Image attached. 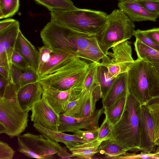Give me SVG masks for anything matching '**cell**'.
<instances>
[{
    "label": "cell",
    "mask_w": 159,
    "mask_h": 159,
    "mask_svg": "<svg viewBox=\"0 0 159 159\" xmlns=\"http://www.w3.org/2000/svg\"><path fill=\"white\" fill-rule=\"evenodd\" d=\"M40 36L44 45L52 50L72 51L81 58L90 42L96 35L80 32L50 20L41 30Z\"/></svg>",
    "instance_id": "1"
},
{
    "label": "cell",
    "mask_w": 159,
    "mask_h": 159,
    "mask_svg": "<svg viewBox=\"0 0 159 159\" xmlns=\"http://www.w3.org/2000/svg\"><path fill=\"white\" fill-rule=\"evenodd\" d=\"M139 104L128 93L122 115L119 120L112 126L111 139L128 151L135 153L141 151L140 123L137 112Z\"/></svg>",
    "instance_id": "2"
},
{
    "label": "cell",
    "mask_w": 159,
    "mask_h": 159,
    "mask_svg": "<svg viewBox=\"0 0 159 159\" xmlns=\"http://www.w3.org/2000/svg\"><path fill=\"white\" fill-rule=\"evenodd\" d=\"M159 84V74L151 63L138 59L127 72V89L141 105H146Z\"/></svg>",
    "instance_id": "3"
},
{
    "label": "cell",
    "mask_w": 159,
    "mask_h": 159,
    "mask_svg": "<svg viewBox=\"0 0 159 159\" xmlns=\"http://www.w3.org/2000/svg\"><path fill=\"white\" fill-rule=\"evenodd\" d=\"M50 11L51 21L77 31L93 35H97L102 30L108 15L101 11L79 8Z\"/></svg>",
    "instance_id": "4"
},
{
    "label": "cell",
    "mask_w": 159,
    "mask_h": 159,
    "mask_svg": "<svg viewBox=\"0 0 159 159\" xmlns=\"http://www.w3.org/2000/svg\"><path fill=\"white\" fill-rule=\"evenodd\" d=\"M17 93L15 85L11 82L0 97V134L10 138L20 135L28 127L29 121V112L21 107Z\"/></svg>",
    "instance_id": "5"
},
{
    "label": "cell",
    "mask_w": 159,
    "mask_h": 159,
    "mask_svg": "<svg viewBox=\"0 0 159 159\" xmlns=\"http://www.w3.org/2000/svg\"><path fill=\"white\" fill-rule=\"evenodd\" d=\"M135 27L134 22L122 11L115 9L108 15L105 26L96 36L98 43L107 55L110 48L132 37Z\"/></svg>",
    "instance_id": "6"
},
{
    "label": "cell",
    "mask_w": 159,
    "mask_h": 159,
    "mask_svg": "<svg viewBox=\"0 0 159 159\" xmlns=\"http://www.w3.org/2000/svg\"><path fill=\"white\" fill-rule=\"evenodd\" d=\"M82 59L75 58L53 73L39 77V82L43 87L60 90L68 89L84 82L89 63Z\"/></svg>",
    "instance_id": "7"
},
{
    "label": "cell",
    "mask_w": 159,
    "mask_h": 159,
    "mask_svg": "<svg viewBox=\"0 0 159 159\" xmlns=\"http://www.w3.org/2000/svg\"><path fill=\"white\" fill-rule=\"evenodd\" d=\"M17 139L18 151L28 157L48 159L57 154L50 138L44 134L27 132L17 136Z\"/></svg>",
    "instance_id": "8"
},
{
    "label": "cell",
    "mask_w": 159,
    "mask_h": 159,
    "mask_svg": "<svg viewBox=\"0 0 159 159\" xmlns=\"http://www.w3.org/2000/svg\"><path fill=\"white\" fill-rule=\"evenodd\" d=\"M131 42L127 40L120 43L112 48V52H108L100 64L107 68L113 78L127 72L134 61L132 57Z\"/></svg>",
    "instance_id": "9"
},
{
    "label": "cell",
    "mask_w": 159,
    "mask_h": 159,
    "mask_svg": "<svg viewBox=\"0 0 159 159\" xmlns=\"http://www.w3.org/2000/svg\"><path fill=\"white\" fill-rule=\"evenodd\" d=\"M83 83L65 90L43 87L44 92L42 96L59 115L63 113L69 103L81 95L85 89L83 87Z\"/></svg>",
    "instance_id": "10"
},
{
    "label": "cell",
    "mask_w": 159,
    "mask_h": 159,
    "mask_svg": "<svg viewBox=\"0 0 159 159\" xmlns=\"http://www.w3.org/2000/svg\"><path fill=\"white\" fill-rule=\"evenodd\" d=\"M102 107L97 110L91 115L84 117L77 118L59 114V131L75 133L81 129L91 130L99 128V120L102 114L104 113Z\"/></svg>",
    "instance_id": "11"
},
{
    "label": "cell",
    "mask_w": 159,
    "mask_h": 159,
    "mask_svg": "<svg viewBox=\"0 0 159 159\" xmlns=\"http://www.w3.org/2000/svg\"><path fill=\"white\" fill-rule=\"evenodd\" d=\"M31 120L49 129L58 131L59 115L42 96L31 110Z\"/></svg>",
    "instance_id": "12"
},
{
    "label": "cell",
    "mask_w": 159,
    "mask_h": 159,
    "mask_svg": "<svg viewBox=\"0 0 159 159\" xmlns=\"http://www.w3.org/2000/svg\"><path fill=\"white\" fill-rule=\"evenodd\" d=\"M20 27V23L16 20L10 26L0 31V66L7 67L10 71Z\"/></svg>",
    "instance_id": "13"
},
{
    "label": "cell",
    "mask_w": 159,
    "mask_h": 159,
    "mask_svg": "<svg viewBox=\"0 0 159 159\" xmlns=\"http://www.w3.org/2000/svg\"><path fill=\"white\" fill-rule=\"evenodd\" d=\"M137 112L140 123L141 151L149 153L156 149L152 119L146 105L139 104Z\"/></svg>",
    "instance_id": "14"
},
{
    "label": "cell",
    "mask_w": 159,
    "mask_h": 159,
    "mask_svg": "<svg viewBox=\"0 0 159 159\" xmlns=\"http://www.w3.org/2000/svg\"><path fill=\"white\" fill-rule=\"evenodd\" d=\"M43 88L39 81L27 84L17 93L19 102L25 111H31L34 105L40 100L43 93Z\"/></svg>",
    "instance_id": "15"
},
{
    "label": "cell",
    "mask_w": 159,
    "mask_h": 159,
    "mask_svg": "<svg viewBox=\"0 0 159 159\" xmlns=\"http://www.w3.org/2000/svg\"><path fill=\"white\" fill-rule=\"evenodd\" d=\"M118 7L134 22L144 21H156L157 19L155 15L148 11L136 1L130 0L120 1Z\"/></svg>",
    "instance_id": "16"
},
{
    "label": "cell",
    "mask_w": 159,
    "mask_h": 159,
    "mask_svg": "<svg viewBox=\"0 0 159 159\" xmlns=\"http://www.w3.org/2000/svg\"><path fill=\"white\" fill-rule=\"evenodd\" d=\"M51 58L38 74L39 77L47 76L77 57L78 55L74 52L66 50H52Z\"/></svg>",
    "instance_id": "17"
},
{
    "label": "cell",
    "mask_w": 159,
    "mask_h": 159,
    "mask_svg": "<svg viewBox=\"0 0 159 159\" xmlns=\"http://www.w3.org/2000/svg\"><path fill=\"white\" fill-rule=\"evenodd\" d=\"M15 50L21 54L29 66L37 72L39 67V52L20 31Z\"/></svg>",
    "instance_id": "18"
},
{
    "label": "cell",
    "mask_w": 159,
    "mask_h": 159,
    "mask_svg": "<svg viewBox=\"0 0 159 159\" xmlns=\"http://www.w3.org/2000/svg\"><path fill=\"white\" fill-rule=\"evenodd\" d=\"M33 125L35 129L41 134L46 135L57 142L64 143L69 150L77 145L85 143L74 133L71 135L51 130L35 123H34Z\"/></svg>",
    "instance_id": "19"
},
{
    "label": "cell",
    "mask_w": 159,
    "mask_h": 159,
    "mask_svg": "<svg viewBox=\"0 0 159 159\" xmlns=\"http://www.w3.org/2000/svg\"><path fill=\"white\" fill-rule=\"evenodd\" d=\"M127 91V72L116 77L108 93L102 100L104 109L111 106L122 94Z\"/></svg>",
    "instance_id": "20"
},
{
    "label": "cell",
    "mask_w": 159,
    "mask_h": 159,
    "mask_svg": "<svg viewBox=\"0 0 159 159\" xmlns=\"http://www.w3.org/2000/svg\"><path fill=\"white\" fill-rule=\"evenodd\" d=\"M102 142L97 139L91 142L77 145L69 150L77 158L92 159L99 152L98 148Z\"/></svg>",
    "instance_id": "21"
},
{
    "label": "cell",
    "mask_w": 159,
    "mask_h": 159,
    "mask_svg": "<svg viewBox=\"0 0 159 159\" xmlns=\"http://www.w3.org/2000/svg\"><path fill=\"white\" fill-rule=\"evenodd\" d=\"M128 91L120 96L110 107L104 109V113L112 126L120 120L125 106L128 95Z\"/></svg>",
    "instance_id": "22"
},
{
    "label": "cell",
    "mask_w": 159,
    "mask_h": 159,
    "mask_svg": "<svg viewBox=\"0 0 159 159\" xmlns=\"http://www.w3.org/2000/svg\"><path fill=\"white\" fill-rule=\"evenodd\" d=\"M134 45L138 59L151 63H159V51L147 46L137 39Z\"/></svg>",
    "instance_id": "23"
},
{
    "label": "cell",
    "mask_w": 159,
    "mask_h": 159,
    "mask_svg": "<svg viewBox=\"0 0 159 159\" xmlns=\"http://www.w3.org/2000/svg\"><path fill=\"white\" fill-rule=\"evenodd\" d=\"M115 78L109 74L107 67L98 63L97 71V81L100 87L102 100L108 93Z\"/></svg>",
    "instance_id": "24"
},
{
    "label": "cell",
    "mask_w": 159,
    "mask_h": 159,
    "mask_svg": "<svg viewBox=\"0 0 159 159\" xmlns=\"http://www.w3.org/2000/svg\"><path fill=\"white\" fill-rule=\"evenodd\" d=\"M98 151L100 154L105 155V158L114 159L128 151L112 139H109L101 143L98 148Z\"/></svg>",
    "instance_id": "25"
},
{
    "label": "cell",
    "mask_w": 159,
    "mask_h": 159,
    "mask_svg": "<svg viewBox=\"0 0 159 159\" xmlns=\"http://www.w3.org/2000/svg\"><path fill=\"white\" fill-rule=\"evenodd\" d=\"M107 56L99 47L96 36L89 43L81 58L92 62L98 63L101 60Z\"/></svg>",
    "instance_id": "26"
},
{
    "label": "cell",
    "mask_w": 159,
    "mask_h": 159,
    "mask_svg": "<svg viewBox=\"0 0 159 159\" xmlns=\"http://www.w3.org/2000/svg\"><path fill=\"white\" fill-rule=\"evenodd\" d=\"M50 11L54 10H71L77 9L71 0H34Z\"/></svg>",
    "instance_id": "27"
},
{
    "label": "cell",
    "mask_w": 159,
    "mask_h": 159,
    "mask_svg": "<svg viewBox=\"0 0 159 159\" xmlns=\"http://www.w3.org/2000/svg\"><path fill=\"white\" fill-rule=\"evenodd\" d=\"M19 0H0V18L13 16L18 11Z\"/></svg>",
    "instance_id": "28"
},
{
    "label": "cell",
    "mask_w": 159,
    "mask_h": 159,
    "mask_svg": "<svg viewBox=\"0 0 159 159\" xmlns=\"http://www.w3.org/2000/svg\"><path fill=\"white\" fill-rule=\"evenodd\" d=\"M39 76L36 71L30 66L23 71L20 76L17 92L23 87L39 81Z\"/></svg>",
    "instance_id": "29"
},
{
    "label": "cell",
    "mask_w": 159,
    "mask_h": 159,
    "mask_svg": "<svg viewBox=\"0 0 159 159\" xmlns=\"http://www.w3.org/2000/svg\"><path fill=\"white\" fill-rule=\"evenodd\" d=\"M98 63L91 62L89 63L88 70L83 83L84 89H88L94 85L98 84L97 71Z\"/></svg>",
    "instance_id": "30"
},
{
    "label": "cell",
    "mask_w": 159,
    "mask_h": 159,
    "mask_svg": "<svg viewBox=\"0 0 159 159\" xmlns=\"http://www.w3.org/2000/svg\"><path fill=\"white\" fill-rule=\"evenodd\" d=\"M146 106L153 121L155 141L159 138V104H148Z\"/></svg>",
    "instance_id": "31"
},
{
    "label": "cell",
    "mask_w": 159,
    "mask_h": 159,
    "mask_svg": "<svg viewBox=\"0 0 159 159\" xmlns=\"http://www.w3.org/2000/svg\"><path fill=\"white\" fill-rule=\"evenodd\" d=\"M112 127L111 124L105 117L99 128L97 139L102 142L111 139L112 135Z\"/></svg>",
    "instance_id": "32"
},
{
    "label": "cell",
    "mask_w": 159,
    "mask_h": 159,
    "mask_svg": "<svg viewBox=\"0 0 159 159\" xmlns=\"http://www.w3.org/2000/svg\"><path fill=\"white\" fill-rule=\"evenodd\" d=\"M39 67L37 73L43 66L50 60L52 50L48 47L44 45L39 48Z\"/></svg>",
    "instance_id": "33"
},
{
    "label": "cell",
    "mask_w": 159,
    "mask_h": 159,
    "mask_svg": "<svg viewBox=\"0 0 159 159\" xmlns=\"http://www.w3.org/2000/svg\"><path fill=\"white\" fill-rule=\"evenodd\" d=\"M129 153L127 152L115 158L114 159H158L154 153H147L142 151L139 154Z\"/></svg>",
    "instance_id": "34"
},
{
    "label": "cell",
    "mask_w": 159,
    "mask_h": 159,
    "mask_svg": "<svg viewBox=\"0 0 159 159\" xmlns=\"http://www.w3.org/2000/svg\"><path fill=\"white\" fill-rule=\"evenodd\" d=\"M133 36L147 46L159 51V45L148 36L143 30L139 29L135 30Z\"/></svg>",
    "instance_id": "35"
},
{
    "label": "cell",
    "mask_w": 159,
    "mask_h": 159,
    "mask_svg": "<svg viewBox=\"0 0 159 159\" xmlns=\"http://www.w3.org/2000/svg\"><path fill=\"white\" fill-rule=\"evenodd\" d=\"M98 129L82 130L81 129L75 133L77 137L85 143L93 141L98 138Z\"/></svg>",
    "instance_id": "36"
},
{
    "label": "cell",
    "mask_w": 159,
    "mask_h": 159,
    "mask_svg": "<svg viewBox=\"0 0 159 159\" xmlns=\"http://www.w3.org/2000/svg\"><path fill=\"white\" fill-rule=\"evenodd\" d=\"M11 62L23 71L30 67L24 57L15 50L11 57Z\"/></svg>",
    "instance_id": "37"
},
{
    "label": "cell",
    "mask_w": 159,
    "mask_h": 159,
    "mask_svg": "<svg viewBox=\"0 0 159 159\" xmlns=\"http://www.w3.org/2000/svg\"><path fill=\"white\" fill-rule=\"evenodd\" d=\"M148 11L159 17V0L137 1Z\"/></svg>",
    "instance_id": "38"
},
{
    "label": "cell",
    "mask_w": 159,
    "mask_h": 159,
    "mask_svg": "<svg viewBox=\"0 0 159 159\" xmlns=\"http://www.w3.org/2000/svg\"><path fill=\"white\" fill-rule=\"evenodd\" d=\"M50 139L54 148L57 152V155L59 157L62 159L77 158L71 153H69L66 147H62L58 142L52 140L50 138Z\"/></svg>",
    "instance_id": "39"
},
{
    "label": "cell",
    "mask_w": 159,
    "mask_h": 159,
    "mask_svg": "<svg viewBox=\"0 0 159 159\" xmlns=\"http://www.w3.org/2000/svg\"><path fill=\"white\" fill-rule=\"evenodd\" d=\"M15 152L7 143L0 141V159H12Z\"/></svg>",
    "instance_id": "40"
},
{
    "label": "cell",
    "mask_w": 159,
    "mask_h": 159,
    "mask_svg": "<svg viewBox=\"0 0 159 159\" xmlns=\"http://www.w3.org/2000/svg\"><path fill=\"white\" fill-rule=\"evenodd\" d=\"M154 42L159 45V27L143 30Z\"/></svg>",
    "instance_id": "41"
},
{
    "label": "cell",
    "mask_w": 159,
    "mask_h": 159,
    "mask_svg": "<svg viewBox=\"0 0 159 159\" xmlns=\"http://www.w3.org/2000/svg\"><path fill=\"white\" fill-rule=\"evenodd\" d=\"M11 83L9 80L3 77L1 75H0V97H2L6 89Z\"/></svg>",
    "instance_id": "42"
},
{
    "label": "cell",
    "mask_w": 159,
    "mask_h": 159,
    "mask_svg": "<svg viewBox=\"0 0 159 159\" xmlns=\"http://www.w3.org/2000/svg\"><path fill=\"white\" fill-rule=\"evenodd\" d=\"M16 20L12 18H8L0 21V31L8 27L13 24Z\"/></svg>",
    "instance_id": "43"
},
{
    "label": "cell",
    "mask_w": 159,
    "mask_h": 159,
    "mask_svg": "<svg viewBox=\"0 0 159 159\" xmlns=\"http://www.w3.org/2000/svg\"><path fill=\"white\" fill-rule=\"evenodd\" d=\"M0 74L3 77L11 82L10 71L7 68L0 66Z\"/></svg>",
    "instance_id": "44"
},
{
    "label": "cell",
    "mask_w": 159,
    "mask_h": 159,
    "mask_svg": "<svg viewBox=\"0 0 159 159\" xmlns=\"http://www.w3.org/2000/svg\"><path fill=\"white\" fill-rule=\"evenodd\" d=\"M152 63L154 66L157 69L159 74V63ZM158 95H159V84L157 89L154 92L152 96H157Z\"/></svg>",
    "instance_id": "45"
},
{
    "label": "cell",
    "mask_w": 159,
    "mask_h": 159,
    "mask_svg": "<svg viewBox=\"0 0 159 159\" xmlns=\"http://www.w3.org/2000/svg\"><path fill=\"white\" fill-rule=\"evenodd\" d=\"M159 104V95L152 96L147 104Z\"/></svg>",
    "instance_id": "46"
},
{
    "label": "cell",
    "mask_w": 159,
    "mask_h": 159,
    "mask_svg": "<svg viewBox=\"0 0 159 159\" xmlns=\"http://www.w3.org/2000/svg\"><path fill=\"white\" fill-rule=\"evenodd\" d=\"M154 153L155 154L158 159H159V147H158L156 149Z\"/></svg>",
    "instance_id": "47"
},
{
    "label": "cell",
    "mask_w": 159,
    "mask_h": 159,
    "mask_svg": "<svg viewBox=\"0 0 159 159\" xmlns=\"http://www.w3.org/2000/svg\"><path fill=\"white\" fill-rule=\"evenodd\" d=\"M155 143L156 146L159 147V138L155 140Z\"/></svg>",
    "instance_id": "48"
},
{
    "label": "cell",
    "mask_w": 159,
    "mask_h": 159,
    "mask_svg": "<svg viewBox=\"0 0 159 159\" xmlns=\"http://www.w3.org/2000/svg\"><path fill=\"white\" fill-rule=\"evenodd\" d=\"M133 0L135 1H151V0Z\"/></svg>",
    "instance_id": "49"
},
{
    "label": "cell",
    "mask_w": 159,
    "mask_h": 159,
    "mask_svg": "<svg viewBox=\"0 0 159 159\" xmlns=\"http://www.w3.org/2000/svg\"><path fill=\"white\" fill-rule=\"evenodd\" d=\"M118 0V1H122V0Z\"/></svg>",
    "instance_id": "50"
}]
</instances>
